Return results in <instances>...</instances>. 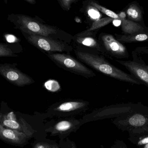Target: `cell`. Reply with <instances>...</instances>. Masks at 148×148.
Masks as SVG:
<instances>
[{
  "mask_svg": "<svg viewBox=\"0 0 148 148\" xmlns=\"http://www.w3.org/2000/svg\"><path fill=\"white\" fill-rule=\"evenodd\" d=\"M7 20L14 25V28L21 32L41 36L51 37L70 44L73 36L53 26L43 24L31 16L22 14H9Z\"/></svg>",
  "mask_w": 148,
  "mask_h": 148,
  "instance_id": "cell-1",
  "label": "cell"
},
{
  "mask_svg": "<svg viewBox=\"0 0 148 148\" xmlns=\"http://www.w3.org/2000/svg\"><path fill=\"white\" fill-rule=\"evenodd\" d=\"M77 59L84 64L105 75L134 84L141 83L109 62L103 56L77 47L74 49Z\"/></svg>",
  "mask_w": 148,
  "mask_h": 148,
  "instance_id": "cell-2",
  "label": "cell"
},
{
  "mask_svg": "<svg viewBox=\"0 0 148 148\" xmlns=\"http://www.w3.org/2000/svg\"><path fill=\"white\" fill-rule=\"evenodd\" d=\"M112 123L122 132L128 133V139L148 134V111L135 110L112 121Z\"/></svg>",
  "mask_w": 148,
  "mask_h": 148,
  "instance_id": "cell-3",
  "label": "cell"
},
{
  "mask_svg": "<svg viewBox=\"0 0 148 148\" xmlns=\"http://www.w3.org/2000/svg\"><path fill=\"white\" fill-rule=\"evenodd\" d=\"M90 106V103L80 99H68L50 105L45 113L37 114L43 120L48 118L75 117L85 113Z\"/></svg>",
  "mask_w": 148,
  "mask_h": 148,
  "instance_id": "cell-4",
  "label": "cell"
},
{
  "mask_svg": "<svg viewBox=\"0 0 148 148\" xmlns=\"http://www.w3.org/2000/svg\"><path fill=\"white\" fill-rule=\"evenodd\" d=\"M82 119L75 117L52 118L45 123V130L51 136H58L60 140L67 138L72 133H75L85 124Z\"/></svg>",
  "mask_w": 148,
  "mask_h": 148,
  "instance_id": "cell-5",
  "label": "cell"
},
{
  "mask_svg": "<svg viewBox=\"0 0 148 148\" xmlns=\"http://www.w3.org/2000/svg\"><path fill=\"white\" fill-rule=\"evenodd\" d=\"M46 54L56 66L66 71L85 78L96 76L93 71L78 60H76L70 54L55 53H47Z\"/></svg>",
  "mask_w": 148,
  "mask_h": 148,
  "instance_id": "cell-6",
  "label": "cell"
},
{
  "mask_svg": "<svg viewBox=\"0 0 148 148\" xmlns=\"http://www.w3.org/2000/svg\"><path fill=\"white\" fill-rule=\"evenodd\" d=\"M21 33L29 43L45 54L55 53L70 54L74 50L73 46L63 41L23 32Z\"/></svg>",
  "mask_w": 148,
  "mask_h": 148,
  "instance_id": "cell-7",
  "label": "cell"
},
{
  "mask_svg": "<svg viewBox=\"0 0 148 148\" xmlns=\"http://www.w3.org/2000/svg\"><path fill=\"white\" fill-rule=\"evenodd\" d=\"M135 110L129 105L122 104L106 106L93 110L84 116L82 119L86 123L94 121L120 117L127 114Z\"/></svg>",
  "mask_w": 148,
  "mask_h": 148,
  "instance_id": "cell-8",
  "label": "cell"
},
{
  "mask_svg": "<svg viewBox=\"0 0 148 148\" xmlns=\"http://www.w3.org/2000/svg\"><path fill=\"white\" fill-rule=\"evenodd\" d=\"M95 31L84 30L78 33L73 36V41L75 42L77 47L91 51L108 58L101 42L97 38L96 33L94 32Z\"/></svg>",
  "mask_w": 148,
  "mask_h": 148,
  "instance_id": "cell-9",
  "label": "cell"
},
{
  "mask_svg": "<svg viewBox=\"0 0 148 148\" xmlns=\"http://www.w3.org/2000/svg\"><path fill=\"white\" fill-rule=\"evenodd\" d=\"M17 64H0V75L8 82L16 86L23 87L35 83L34 80L16 67Z\"/></svg>",
  "mask_w": 148,
  "mask_h": 148,
  "instance_id": "cell-10",
  "label": "cell"
},
{
  "mask_svg": "<svg viewBox=\"0 0 148 148\" xmlns=\"http://www.w3.org/2000/svg\"><path fill=\"white\" fill-rule=\"evenodd\" d=\"M98 40L109 58H126L129 56L126 47L113 35L106 33H101Z\"/></svg>",
  "mask_w": 148,
  "mask_h": 148,
  "instance_id": "cell-11",
  "label": "cell"
},
{
  "mask_svg": "<svg viewBox=\"0 0 148 148\" xmlns=\"http://www.w3.org/2000/svg\"><path fill=\"white\" fill-rule=\"evenodd\" d=\"M0 113V118L1 116ZM32 137L24 133L4 127L0 123V140L14 146L23 147Z\"/></svg>",
  "mask_w": 148,
  "mask_h": 148,
  "instance_id": "cell-12",
  "label": "cell"
},
{
  "mask_svg": "<svg viewBox=\"0 0 148 148\" xmlns=\"http://www.w3.org/2000/svg\"><path fill=\"white\" fill-rule=\"evenodd\" d=\"M126 68L131 73L148 87V66L134 61H124L115 60Z\"/></svg>",
  "mask_w": 148,
  "mask_h": 148,
  "instance_id": "cell-13",
  "label": "cell"
},
{
  "mask_svg": "<svg viewBox=\"0 0 148 148\" xmlns=\"http://www.w3.org/2000/svg\"><path fill=\"white\" fill-rule=\"evenodd\" d=\"M116 38L121 43H132L148 40V33L141 32L130 35L115 34Z\"/></svg>",
  "mask_w": 148,
  "mask_h": 148,
  "instance_id": "cell-14",
  "label": "cell"
},
{
  "mask_svg": "<svg viewBox=\"0 0 148 148\" xmlns=\"http://www.w3.org/2000/svg\"><path fill=\"white\" fill-rule=\"evenodd\" d=\"M121 28L123 32L126 34L130 35L144 32L142 26L132 21L123 19L121 20Z\"/></svg>",
  "mask_w": 148,
  "mask_h": 148,
  "instance_id": "cell-15",
  "label": "cell"
},
{
  "mask_svg": "<svg viewBox=\"0 0 148 148\" xmlns=\"http://www.w3.org/2000/svg\"><path fill=\"white\" fill-rule=\"evenodd\" d=\"M16 45H12L10 43L0 42V57H17L18 56L16 53H20L22 50H17L15 46Z\"/></svg>",
  "mask_w": 148,
  "mask_h": 148,
  "instance_id": "cell-16",
  "label": "cell"
},
{
  "mask_svg": "<svg viewBox=\"0 0 148 148\" xmlns=\"http://www.w3.org/2000/svg\"><path fill=\"white\" fill-rule=\"evenodd\" d=\"M126 13L128 18L133 21H141L142 20L141 9L136 4H130L127 9Z\"/></svg>",
  "mask_w": 148,
  "mask_h": 148,
  "instance_id": "cell-17",
  "label": "cell"
},
{
  "mask_svg": "<svg viewBox=\"0 0 148 148\" xmlns=\"http://www.w3.org/2000/svg\"><path fill=\"white\" fill-rule=\"evenodd\" d=\"M32 148H60L56 140L46 138L35 140L32 144Z\"/></svg>",
  "mask_w": 148,
  "mask_h": 148,
  "instance_id": "cell-18",
  "label": "cell"
},
{
  "mask_svg": "<svg viewBox=\"0 0 148 148\" xmlns=\"http://www.w3.org/2000/svg\"><path fill=\"white\" fill-rule=\"evenodd\" d=\"M114 19L109 17H104L97 21H95L92 23L90 28L85 30L86 31H95L98 29L101 28L108 25L109 23L113 21Z\"/></svg>",
  "mask_w": 148,
  "mask_h": 148,
  "instance_id": "cell-19",
  "label": "cell"
},
{
  "mask_svg": "<svg viewBox=\"0 0 148 148\" xmlns=\"http://www.w3.org/2000/svg\"><path fill=\"white\" fill-rule=\"evenodd\" d=\"M90 4L96 8L98 10L101 11L103 14H105L106 15L108 16V17L113 18L114 19H119V20H120L118 14L114 12V11H112L108 9L105 8V7L100 5L96 2H90Z\"/></svg>",
  "mask_w": 148,
  "mask_h": 148,
  "instance_id": "cell-20",
  "label": "cell"
},
{
  "mask_svg": "<svg viewBox=\"0 0 148 148\" xmlns=\"http://www.w3.org/2000/svg\"><path fill=\"white\" fill-rule=\"evenodd\" d=\"M59 144L60 148H78L75 142L68 137L63 140H60Z\"/></svg>",
  "mask_w": 148,
  "mask_h": 148,
  "instance_id": "cell-21",
  "label": "cell"
},
{
  "mask_svg": "<svg viewBox=\"0 0 148 148\" xmlns=\"http://www.w3.org/2000/svg\"><path fill=\"white\" fill-rule=\"evenodd\" d=\"M90 7L88 10V13L91 19L94 20V21L100 19L101 15L98 12V10L92 5Z\"/></svg>",
  "mask_w": 148,
  "mask_h": 148,
  "instance_id": "cell-22",
  "label": "cell"
},
{
  "mask_svg": "<svg viewBox=\"0 0 148 148\" xmlns=\"http://www.w3.org/2000/svg\"><path fill=\"white\" fill-rule=\"evenodd\" d=\"M62 7L66 10H69L71 5L75 1V0H59Z\"/></svg>",
  "mask_w": 148,
  "mask_h": 148,
  "instance_id": "cell-23",
  "label": "cell"
},
{
  "mask_svg": "<svg viewBox=\"0 0 148 148\" xmlns=\"http://www.w3.org/2000/svg\"><path fill=\"white\" fill-rule=\"evenodd\" d=\"M110 148H129L125 142L120 140H116L114 142Z\"/></svg>",
  "mask_w": 148,
  "mask_h": 148,
  "instance_id": "cell-24",
  "label": "cell"
},
{
  "mask_svg": "<svg viewBox=\"0 0 148 148\" xmlns=\"http://www.w3.org/2000/svg\"><path fill=\"white\" fill-rule=\"evenodd\" d=\"M5 38L9 43H16L18 41V39L13 35L7 34L5 35Z\"/></svg>",
  "mask_w": 148,
  "mask_h": 148,
  "instance_id": "cell-25",
  "label": "cell"
},
{
  "mask_svg": "<svg viewBox=\"0 0 148 148\" xmlns=\"http://www.w3.org/2000/svg\"><path fill=\"white\" fill-rule=\"evenodd\" d=\"M113 22L114 25L116 27L120 26L121 24V20L119 19H114Z\"/></svg>",
  "mask_w": 148,
  "mask_h": 148,
  "instance_id": "cell-26",
  "label": "cell"
},
{
  "mask_svg": "<svg viewBox=\"0 0 148 148\" xmlns=\"http://www.w3.org/2000/svg\"><path fill=\"white\" fill-rule=\"evenodd\" d=\"M119 15V18L121 20H123V19H125L126 17V14L125 12H121L118 14Z\"/></svg>",
  "mask_w": 148,
  "mask_h": 148,
  "instance_id": "cell-27",
  "label": "cell"
},
{
  "mask_svg": "<svg viewBox=\"0 0 148 148\" xmlns=\"http://www.w3.org/2000/svg\"><path fill=\"white\" fill-rule=\"evenodd\" d=\"M24 1L30 4H35L36 3V0H24Z\"/></svg>",
  "mask_w": 148,
  "mask_h": 148,
  "instance_id": "cell-28",
  "label": "cell"
},
{
  "mask_svg": "<svg viewBox=\"0 0 148 148\" xmlns=\"http://www.w3.org/2000/svg\"><path fill=\"white\" fill-rule=\"evenodd\" d=\"M139 148H148V144H147V145H145V146H143V147H142Z\"/></svg>",
  "mask_w": 148,
  "mask_h": 148,
  "instance_id": "cell-29",
  "label": "cell"
},
{
  "mask_svg": "<svg viewBox=\"0 0 148 148\" xmlns=\"http://www.w3.org/2000/svg\"><path fill=\"white\" fill-rule=\"evenodd\" d=\"M100 148H104V147H103V145H101V146H100Z\"/></svg>",
  "mask_w": 148,
  "mask_h": 148,
  "instance_id": "cell-30",
  "label": "cell"
}]
</instances>
